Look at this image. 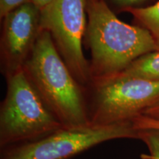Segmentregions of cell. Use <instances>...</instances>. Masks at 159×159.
Returning a JSON list of instances; mask_svg holds the SVG:
<instances>
[{"instance_id": "6da1fadb", "label": "cell", "mask_w": 159, "mask_h": 159, "mask_svg": "<svg viewBox=\"0 0 159 159\" xmlns=\"http://www.w3.org/2000/svg\"><path fill=\"white\" fill-rule=\"evenodd\" d=\"M86 13L91 83L116 76L139 57L158 50L146 29L123 22L105 0H86Z\"/></svg>"}, {"instance_id": "7a4b0ae2", "label": "cell", "mask_w": 159, "mask_h": 159, "mask_svg": "<svg viewBox=\"0 0 159 159\" xmlns=\"http://www.w3.org/2000/svg\"><path fill=\"white\" fill-rule=\"evenodd\" d=\"M23 70L63 128L91 125L85 87L71 74L48 32L41 30Z\"/></svg>"}, {"instance_id": "3957f363", "label": "cell", "mask_w": 159, "mask_h": 159, "mask_svg": "<svg viewBox=\"0 0 159 159\" xmlns=\"http://www.w3.org/2000/svg\"><path fill=\"white\" fill-rule=\"evenodd\" d=\"M62 128L23 68L7 76V92L0 108L1 149L38 140Z\"/></svg>"}, {"instance_id": "277c9868", "label": "cell", "mask_w": 159, "mask_h": 159, "mask_svg": "<svg viewBox=\"0 0 159 159\" xmlns=\"http://www.w3.org/2000/svg\"><path fill=\"white\" fill-rule=\"evenodd\" d=\"M91 86L87 104L94 125L131 122L159 99V80L115 76Z\"/></svg>"}, {"instance_id": "5b68a950", "label": "cell", "mask_w": 159, "mask_h": 159, "mask_svg": "<svg viewBox=\"0 0 159 159\" xmlns=\"http://www.w3.org/2000/svg\"><path fill=\"white\" fill-rule=\"evenodd\" d=\"M119 139H139V130L132 122L62 128L38 140L1 149L0 159H69Z\"/></svg>"}, {"instance_id": "8992f818", "label": "cell", "mask_w": 159, "mask_h": 159, "mask_svg": "<svg viewBox=\"0 0 159 159\" xmlns=\"http://www.w3.org/2000/svg\"><path fill=\"white\" fill-rule=\"evenodd\" d=\"M86 16V0H52L40 16L41 30L50 34L71 74L84 87L91 81L89 62L83 50Z\"/></svg>"}, {"instance_id": "52a82bcc", "label": "cell", "mask_w": 159, "mask_h": 159, "mask_svg": "<svg viewBox=\"0 0 159 159\" xmlns=\"http://www.w3.org/2000/svg\"><path fill=\"white\" fill-rule=\"evenodd\" d=\"M41 11L33 2L25 4L3 18L1 59L6 77L22 69L41 32Z\"/></svg>"}, {"instance_id": "ba28073f", "label": "cell", "mask_w": 159, "mask_h": 159, "mask_svg": "<svg viewBox=\"0 0 159 159\" xmlns=\"http://www.w3.org/2000/svg\"><path fill=\"white\" fill-rule=\"evenodd\" d=\"M116 76L159 80V50L139 57Z\"/></svg>"}, {"instance_id": "9c48e42d", "label": "cell", "mask_w": 159, "mask_h": 159, "mask_svg": "<svg viewBox=\"0 0 159 159\" xmlns=\"http://www.w3.org/2000/svg\"><path fill=\"white\" fill-rule=\"evenodd\" d=\"M134 16L142 27L146 29L153 38L159 50V0L148 7L129 9L127 11Z\"/></svg>"}, {"instance_id": "30bf717a", "label": "cell", "mask_w": 159, "mask_h": 159, "mask_svg": "<svg viewBox=\"0 0 159 159\" xmlns=\"http://www.w3.org/2000/svg\"><path fill=\"white\" fill-rule=\"evenodd\" d=\"M139 139L146 144L150 155L144 156L149 159H159V130H139Z\"/></svg>"}, {"instance_id": "8fae6325", "label": "cell", "mask_w": 159, "mask_h": 159, "mask_svg": "<svg viewBox=\"0 0 159 159\" xmlns=\"http://www.w3.org/2000/svg\"><path fill=\"white\" fill-rule=\"evenodd\" d=\"M105 2L115 12L127 11L129 9L139 8V6L148 0H105Z\"/></svg>"}, {"instance_id": "7c38bea8", "label": "cell", "mask_w": 159, "mask_h": 159, "mask_svg": "<svg viewBox=\"0 0 159 159\" xmlns=\"http://www.w3.org/2000/svg\"><path fill=\"white\" fill-rule=\"evenodd\" d=\"M132 125L136 130L156 129L159 130V120L150 117L140 115L132 120Z\"/></svg>"}, {"instance_id": "4fadbf2b", "label": "cell", "mask_w": 159, "mask_h": 159, "mask_svg": "<svg viewBox=\"0 0 159 159\" xmlns=\"http://www.w3.org/2000/svg\"><path fill=\"white\" fill-rule=\"evenodd\" d=\"M33 2L32 0H0V17L2 19L7 13L25 4Z\"/></svg>"}, {"instance_id": "5bb4252c", "label": "cell", "mask_w": 159, "mask_h": 159, "mask_svg": "<svg viewBox=\"0 0 159 159\" xmlns=\"http://www.w3.org/2000/svg\"><path fill=\"white\" fill-rule=\"evenodd\" d=\"M144 116L159 120V99L143 113Z\"/></svg>"}, {"instance_id": "9a60e30c", "label": "cell", "mask_w": 159, "mask_h": 159, "mask_svg": "<svg viewBox=\"0 0 159 159\" xmlns=\"http://www.w3.org/2000/svg\"><path fill=\"white\" fill-rule=\"evenodd\" d=\"M52 0H32L33 3L37 6L41 11L43 7H46L48 4H49Z\"/></svg>"}]
</instances>
